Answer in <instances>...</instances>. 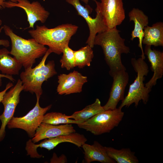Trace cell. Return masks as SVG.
Masks as SVG:
<instances>
[{
    "label": "cell",
    "mask_w": 163,
    "mask_h": 163,
    "mask_svg": "<svg viewBox=\"0 0 163 163\" xmlns=\"http://www.w3.org/2000/svg\"><path fill=\"white\" fill-rule=\"evenodd\" d=\"M75 57V66L82 68L89 66L94 57L92 48L87 45L76 51H74Z\"/></svg>",
    "instance_id": "cell-23"
},
{
    "label": "cell",
    "mask_w": 163,
    "mask_h": 163,
    "mask_svg": "<svg viewBox=\"0 0 163 163\" xmlns=\"http://www.w3.org/2000/svg\"><path fill=\"white\" fill-rule=\"evenodd\" d=\"M78 28L71 24H62L52 28L45 25H37L35 29L29 30L28 33L38 43L48 46L52 53L60 55L64 47L69 45Z\"/></svg>",
    "instance_id": "cell-2"
},
{
    "label": "cell",
    "mask_w": 163,
    "mask_h": 163,
    "mask_svg": "<svg viewBox=\"0 0 163 163\" xmlns=\"http://www.w3.org/2000/svg\"><path fill=\"white\" fill-rule=\"evenodd\" d=\"M142 43L155 46H163V23L158 22L152 26L148 25L144 29Z\"/></svg>",
    "instance_id": "cell-19"
},
{
    "label": "cell",
    "mask_w": 163,
    "mask_h": 163,
    "mask_svg": "<svg viewBox=\"0 0 163 163\" xmlns=\"http://www.w3.org/2000/svg\"><path fill=\"white\" fill-rule=\"evenodd\" d=\"M104 110L103 107L101 105L99 99L96 98L93 104L86 106L81 110L74 112L71 115L68 116V117L82 123Z\"/></svg>",
    "instance_id": "cell-22"
},
{
    "label": "cell",
    "mask_w": 163,
    "mask_h": 163,
    "mask_svg": "<svg viewBox=\"0 0 163 163\" xmlns=\"http://www.w3.org/2000/svg\"><path fill=\"white\" fill-rule=\"evenodd\" d=\"M119 32L116 27L109 29L98 33L94 40V45L100 46L103 50L111 76L118 71L126 70L122 63L121 56L130 52L129 47L125 44V39L120 36Z\"/></svg>",
    "instance_id": "cell-1"
},
{
    "label": "cell",
    "mask_w": 163,
    "mask_h": 163,
    "mask_svg": "<svg viewBox=\"0 0 163 163\" xmlns=\"http://www.w3.org/2000/svg\"><path fill=\"white\" fill-rule=\"evenodd\" d=\"M62 53L63 55L60 60L61 67L69 70L75 67L74 51L69 47V45L64 47Z\"/></svg>",
    "instance_id": "cell-25"
},
{
    "label": "cell",
    "mask_w": 163,
    "mask_h": 163,
    "mask_svg": "<svg viewBox=\"0 0 163 163\" xmlns=\"http://www.w3.org/2000/svg\"><path fill=\"white\" fill-rule=\"evenodd\" d=\"M58 78L56 90L60 95L80 93L82 91L83 85L88 81L87 76L75 70L67 74H61Z\"/></svg>",
    "instance_id": "cell-13"
},
{
    "label": "cell",
    "mask_w": 163,
    "mask_h": 163,
    "mask_svg": "<svg viewBox=\"0 0 163 163\" xmlns=\"http://www.w3.org/2000/svg\"><path fill=\"white\" fill-rule=\"evenodd\" d=\"M144 60L141 57L137 59H131L132 65L137 76L133 82L129 85L127 94L122 101L119 107L121 109L124 106L128 107L133 104L137 107L141 101L145 104L148 101L151 89L146 87L143 83L145 79L144 76H147L149 72L148 66Z\"/></svg>",
    "instance_id": "cell-5"
},
{
    "label": "cell",
    "mask_w": 163,
    "mask_h": 163,
    "mask_svg": "<svg viewBox=\"0 0 163 163\" xmlns=\"http://www.w3.org/2000/svg\"><path fill=\"white\" fill-rule=\"evenodd\" d=\"M9 53L5 48L0 49V71L5 75H18L22 66L15 57L11 56Z\"/></svg>",
    "instance_id": "cell-20"
},
{
    "label": "cell",
    "mask_w": 163,
    "mask_h": 163,
    "mask_svg": "<svg viewBox=\"0 0 163 163\" xmlns=\"http://www.w3.org/2000/svg\"><path fill=\"white\" fill-rule=\"evenodd\" d=\"M87 141V139L84 135L75 132L45 139L39 144H33L32 147L35 150H37V149L39 147L50 151L53 149L59 144L65 142L71 143L80 147Z\"/></svg>",
    "instance_id": "cell-16"
},
{
    "label": "cell",
    "mask_w": 163,
    "mask_h": 163,
    "mask_svg": "<svg viewBox=\"0 0 163 163\" xmlns=\"http://www.w3.org/2000/svg\"><path fill=\"white\" fill-rule=\"evenodd\" d=\"M85 3L87 4L89 0H81Z\"/></svg>",
    "instance_id": "cell-31"
},
{
    "label": "cell",
    "mask_w": 163,
    "mask_h": 163,
    "mask_svg": "<svg viewBox=\"0 0 163 163\" xmlns=\"http://www.w3.org/2000/svg\"><path fill=\"white\" fill-rule=\"evenodd\" d=\"M150 45H146L144 53L146 55L151 64V70L154 72L151 79L145 86L151 89L157 84L158 79L161 78L163 75V52L155 49L152 50Z\"/></svg>",
    "instance_id": "cell-15"
},
{
    "label": "cell",
    "mask_w": 163,
    "mask_h": 163,
    "mask_svg": "<svg viewBox=\"0 0 163 163\" xmlns=\"http://www.w3.org/2000/svg\"><path fill=\"white\" fill-rule=\"evenodd\" d=\"M5 34L11 42L10 54L12 55L25 69L32 67L36 59L44 55L48 49L34 39H25L15 34L8 26L2 27Z\"/></svg>",
    "instance_id": "cell-3"
},
{
    "label": "cell",
    "mask_w": 163,
    "mask_h": 163,
    "mask_svg": "<svg viewBox=\"0 0 163 163\" xmlns=\"http://www.w3.org/2000/svg\"><path fill=\"white\" fill-rule=\"evenodd\" d=\"M42 123L58 125L59 124H76L81 123L79 121L69 119L65 114L56 112H52L45 114Z\"/></svg>",
    "instance_id": "cell-24"
},
{
    "label": "cell",
    "mask_w": 163,
    "mask_h": 163,
    "mask_svg": "<svg viewBox=\"0 0 163 163\" xmlns=\"http://www.w3.org/2000/svg\"><path fill=\"white\" fill-rule=\"evenodd\" d=\"M6 0H0V9H2L5 8V5ZM8 1L13 2L16 3V0H8Z\"/></svg>",
    "instance_id": "cell-30"
},
{
    "label": "cell",
    "mask_w": 163,
    "mask_h": 163,
    "mask_svg": "<svg viewBox=\"0 0 163 163\" xmlns=\"http://www.w3.org/2000/svg\"><path fill=\"white\" fill-rule=\"evenodd\" d=\"M69 4L72 5L78 14L82 17L86 22L89 30V34L86 43L92 48L94 46V40L98 33L104 31L108 29L106 25L100 8L96 5L95 18H92L89 15L92 8L89 6L84 7L81 4L79 0H66Z\"/></svg>",
    "instance_id": "cell-8"
},
{
    "label": "cell",
    "mask_w": 163,
    "mask_h": 163,
    "mask_svg": "<svg viewBox=\"0 0 163 163\" xmlns=\"http://www.w3.org/2000/svg\"><path fill=\"white\" fill-rule=\"evenodd\" d=\"M12 83L9 82L6 85L5 88L2 91L0 92V103L2 100L4 95L8 89L13 86Z\"/></svg>",
    "instance_id": "cell-27"
},
{
    "label": "cell",
    "mask_w": 163,
    "mask_h": 163,
    "mask_svg": "<svg viewBox=\"0 0 163 163\" xmlns=\"http://www.w3.org/2000/svg\"><path fill=\"white\" fill-rule=\"evenodd\" d=\"M130 21H133L134 28L132 31L130 39L133 40L136 37L139 38V47L142 51L141 57L144 59L145 56L142 46V41L144 35V29L148 25L149 19L148 16L143 12L137 8H134L128 14Z\"/></svg>",
    "instance_id": "cell-17"
},
{
    "label": "cell",
    "mask_w": 163,
    "mask_h": 163,
    "mask_svg": "<svg viewBox=\"0 0 163 163\" xmlns=\"http://www.w3.org/2000/svg\"><path fill=\"white\" fill-rule=\"evenodd\" d=\"M16 3L6 1L5 3V8L17 7L23 9L27 14V21L29 24L27 28L34 29V25L37 21L44 23L50 14L49 12L37 1L31 2L28 0H16Z\"/></svg>",
    "instance_id": "cell-11"
},
{
    "label": "cell",
    "mask_w": 163,
    "mask_h": 163,
    "mask_svg": "<svg viewBox=\"0 0 163 163\" xmlns=\"http://www.w3.org/2000/svg\"><path fill=\"white\" fill-rule=\"evenodd\" d=\"M2 24V21L0 19V26ZM2 46L7 48L10 46V42L7 40L0 39V46Z\"/></svg>",
    "instance_id": "cell-28"
},
{
    "label": "cell",
    "mask_w": 163,
    "mask_h": 163,
    "mask_svg": "<svg viewBox=\"0 0 163 163\" xmlns=\"http://www.w3.org/2000/svg\"><path fill=\"white\" fill-rule=\"evenodd\" d=\"M108 155L117 163H138L139 161L135 152L129 148L120 149L112 147H105Z\"/></svg>",
    "instance_id": "cell-21"
},
{
    "label": "cell",
    "mask_w": 163,
    "mask_h": 163,
    "mask_svg": "<svg viewBox=\"0 0 163 163\" xmlns=\"http://www.w3.org/2000/svg\"><path fill=\"white\" fill-rule=\"evenodd\" d=\"M52 51L48 49L39 64L34 68L25 69L20 75L24 91H28L36 96L40 97L43 93L42 85L43 83L57 73L53 60L46 61Z\"/></svg>",
    "instance_id": "cell-4"
},
{
    "label": "cell",
    "mask_w": 163,
    "mask_h": 163,
    "mask_svg": "<svg viewBox=\"0 0 163 163\" xmlns=\"http://www.w3.org/2000/svg\"><path fill=\"white\" fill-rule=\"evenodd\" d=\"M36 97L37 102L34 107L24 116L13 117L7 124L8 128L21 129L25 131L30 137L34 136L37 129L42 122L44 115L52 107V105H50L44 108L41 107L39 103L40 97Z\"/></svg>",
    "instance_id": "cell-7"
},
{
    "label": "cell",
    "mask_w": 163,
    "mask_h": 163,
    "mask_svg": "<svg viewBox=\"0 0 163 163\" xmlns=\"http://www.w3.org/2000/svg\"><path fill=\"white\" fill-rule=\"evenodd\" d=\"M2 78H7L12 82H14L15 80V79L12 77V75L0 74V87L2 85Z\"/></svg>",
    "instance_id": "cell-29"
},
{
    "label": "cell",
    "mask_w": 163,
    "mask_h": 163,
    "mask_svg": "<svg viewBox=\"0 0 163 163\" xmlns=\"http://www.w3.org/2000/svg\"><path fill=\"white\" fill-rule=\"evenodd\" d=\"M94 1L99 6L104 22L108 29L116 27L125 18L122 0Z\"/></svg>",
    "instance_id": "cell-10"
},
{
    "label": "cell",
    "mask_w": 163,
    "mask_h": 163,
    "mask_svg": "<svg viewBox=\"0 0 163 163\" xmlns=\"http://www.w3.org/2000/svg\"><path fill=\"white\" fill-rule=\"evenodd\" d=\"M82 147L84 152V162L90 163L97 161L102 163H116V161L109 157L105 146H104L97 141L92 145L85 143Z\"/></svg>",
    "instance_id": "cell-18"
},
{
    "label": "cell",
    "mask_w": 163,
    "mask_h": 163,
    "mask_svg": "<svg viewBox=\"0 0 163 163\" xmlns=\"http://www.w3.org/2000/svg\"><path fill=\"white\" fill-rule=\"evenodd\" d=\"M76 132L71 124L55 125L42 123L31 139L34 143L46 139Z\"/></svg>",
    "instance_id": "cell-14"
},
{
    "label": "cell",
    "mask_w": 163,
    "mask_h": 163,
    "mask_svg": "<svg viewBox=\"0 0 163 163\" xmlns=\"http://www.w3.org/2000/svg\"><path fill=\"white\" fill-rule=\"evenodd\" d=\"M23 90L22 82L20 79H19L15 86L10 88L4 95L1 102L4 106V110L0 115V120L2 123L0 128V142L5 136L6 126L13 117L16 108L19 102L20 94Z\"/></svg>",
    "instance_id": "cell-9"
},
{
    "label": "cell",
    "mask_w": 163,
    "mask_h": 163,
    "mask_svg": "<svg viewBox=\"0 0 163 163\" xmlns=\"http://www.w3.org/2000/svg\"><path fill=\"white\" fill-rule=\"evenodd\" d=\"M68 161L67 157L64 154H62L58 157L56 154L54 153L50 160L51 163H66Z\"/></svg>",
    "instance_id": "cell-26"
},
{
    "label": "cell",
    "mask_w": 163,
    "mask_h": 163,
    "mask_svg": "<svg viewBox=\"0 0 163 163\" xmlns=\"http://www.w3.org/2000/svg\"><path fill=\"white\" fill-rule=\"evenodd\" d=\"M124 113L119 107L99 113L82 123L77 124L81 129L89 131L94 135L109 133L118 126Z\"/></svg>",
    "instance_id": "cell-6"
},
{
    "label": "cell",
    "mask_w": 163,
    "mask_h": 163,
    "mask_svg": "<svg viewBox=\"0 0 163 163\" xmlns=\"http://www.w3.org/2000/svg\"><path fill=\"white\" fill-rule=\"evenodd\" d=\"M111 76L113 78V82L109 97L106 104L103 106L105 110L116 109L119 102L124 99L125 88L129 80L128 74L125 70L117 72Z\"/></svg>",
    "instance_id": "cell-12"
}]
</instances>
